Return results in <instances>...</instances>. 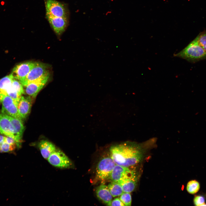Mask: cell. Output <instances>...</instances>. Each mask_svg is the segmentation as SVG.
I'll use <instances>...</instances> for the list:
<instances>
[{"instance_id":"6da1fadb","label":"cell","mask_w":206,"mask_h":206,"mask_svg":"<svg viewBox=\"0 0 206 206\" xmlns=\"http://www.w3.org/2000/svg\"><path fill=\"white\" fill-rule=\"evenodd\" d=\"M156 140L153 138L141 143L127 141L113 144L109 148L110 157L116 165L128 167L142 160L145 150Z\"/></svg>"},{"instance_id":"7a4b0ae2","label":"cell","mask_w":206,"mask_h":206,"mask_svg":"<svg viewBox=\"0 0 206 206\" xmlns=\"http://www.w3.org/2000/svg\"><path fill=\"white\" fill-rule=\"evenodd\" d=\"M174 56L195 63L206 58V51L195 39L180 52L174 54Z\"/></svg>"},{"instance_id":"3957f363","label":"cell","mask_w":206,"mask_h":206,"mask_svg":"<svg viewBox=\"0 0 206 206\" xmlns=\"http://www.w3.org/2000/svg\"><path fill=\"white\" fill-rule=\"evenodd\" d=\"M116 164L110 157L102 158L98 163L96 169V177L99 180L109 179Z\"/></svg>"},{"instance_id":"277c9868","label":"cell","mask_w":206,"mask_h":206,"mask_svg":"<svg viewBox=\"0 0 206 206\" xmlns=\"http://www.w3.org/2000/svg\"><path fill=\"white\" fill-rule=\"evenodd\" d=\"M49 76L50 74L48 66L43 63L36 62L25 80L21 83L25 87L32 81Z\"/></svg>"},{"instance_id":"5b68a950","label":"cell","mask_w":206,"mask_h":206,"mask_svg":"<svg viewBox=\"0 0 206 206\" xmlns=\"http://www.w3.org/2000/svg\"><path fill=\"white\" fill-rule=\"evenodd\" d=\"M47 160L51 165L60 168H68L72 165L71 161L65 154L61 150L57 149Z\"/></svg>"},{"instance_id":"8992f818","label":"cell","mask_w":206,"mask_h":206,"mask_svg":"<svg viewBox=\"0 0 206 206\" xmlns=\"http://www.w3.org/2000/svg\"><path fill=\"white\" fill-rule=\"evenodd\" d=\"M46 14L58 17L67 18V13L64 6L56 0H45Z\"/></svg>"},{"instance_id":"52a82bcc","label":"cell","mask_w":206,"mask_h":206,"mask_svg":"<svg viewBox=\"0 0 206 206\" xmlns=\"http://www.w3.org/2000/svg\"><path fill=\"white\" fill-rule=\"evenodd\" d=\"M36 62L28 61L20 63L14 68L11 74L14 79L21 83L25 80Z\"/></svg>"},{"instance_id":"ba28073f","label":"cell","mask_w":206,"mask_h":206,"mask_svg":"<svg viewBox=\"0 0 206 206\" xmlns=\"http://www.w3.org/2000/svg\"><path fill=\"white\" fill-rule=\"evenodd\" d=\"M1 103L2 104V113L21 119L18 112L17 103L11 97L7 95L4 96Z\"/></svg>"},{"instance_id":"9c48e42d","label":"cell","mask_w":206,"mask_h":206,"mask_svg":"<svg viewBox=\"0 0 206 206\" xmlns=\"http://www.w3.org/2000/svg\"><path fill=\"white\" fill-rule=\"evenodd\" d=\"M49 76L32 81L25 86L26 93L29 96L35 98L39 92L47 82Z\"/></svg>"},{"instance_id":"30bf717a","label":"cell","mask_w":206,"mask_h":206,"mask_svg":"<svg viewBox=\"0 0 206 206\" xmlns=\"http://www.w3.org/2000/svg\"><path fill=\"white\" fill-rule=\"evenodd\" d=\"M46 17L57 35H61L65 31L68 24L67 18L54 17L46 13Z\"/></svg>"},{"instance_id":"8fae6325","label":"cell","mask_w":206,"mask_h":206,"mask_svg":"<svg viewBox=\"0 0 206 206\" xmlns=\"http://www.w3.org/2000/svg\"><path fill=\"white\" fill-rule=\"evenodd\" d=\"M134 172L128 167L116 165L112 171L110 179L112 181L119 183L125 179L134 174Z\"/></svg>"},{"instance_id":"7c38bea8","label":"cell","mask_w":206,"mask_h":206,"mask_svg":"<svg viewBox=\"0 0 206 206\" xmlns=\"http://www.w3.org/2000/svg\"><path fill=\"white\" fill-rule=\"evenodd\" d=\"M7 115L13 128L14 139L19 147L21 142L22 135L25 129L23 122L21 119Z\"/></svg>"},{"instance_id":"4fadbf2b","label":"cell","mask_w":206,"mask_h":206,"mask_svg":"<svg viewBox=\"0 0 206 206\" xmlns=\"http://www.w3.org/2000/svg\"><path fill=\"white\" fill-rule=\"evenodd\" d=\"M32 105L31 97L21 96L17 104L18 112L21 118H26L29 114Z\"/></svg>"},{"instance_id":"5bb4252c","label":"cell","mask_w":206,"mask_h":206,"mask_svg":"<svg viewBox=\"0 0 206 206\" xmlns=\"http://www.w3.org/2000/svg\"><path fill=\"white\" fill-rule=\"evenodd\" d=\"M0 133L14 139L13 129L7 115L0 113Z\"/></svg>"},{"instance_id":"9a60e30c","label":"cell","mask_w":206,"mask_h":206,"mask_svg":"<svg viewBox=\"0 0 206 206\" xmlns=\"http://www.w3.org/2000/svg\"><path fill=\"white\" fill-rule=\"evenodd\" d=\"M96 193L97 197L99 199L107 205L110 206L113 197L107 186L104 185H99L96 188Z\"/></svg>"},{"instance_id":"2e32d148","label":"cell","mask_w":206,"mask_h":206,"mask_svg":"<svg viewBox=\"0 0 206 206\" xmlns=\"http://www.w3.org/2000/svg\"><path fill=\"white\" fill-rule=\"evenodd\" d=\"M137 182V178L134 173L118 183L121 185L123 192L130 193L135 189Z\"/></svg>"},{"instance_id":"e0dca14e","label":"cell","mask_w":206,"mask_h":206,"mask_svg":"<svg viewBox=\"0 0 206 206\" xmlns=\"http://www.w3.org/2000/svg\"><path fill=\"white\" fill-rule=\"evenodd\" d=\"M38 146L42 156L47 159L56 149L54 144L46 140L41 141L39 143Z\"/></svg>"},{"instance_id":"ac0fdd59","label":"cell","mask_w":206,"mask_h":206,"mask_svg":"<svg viewBox=\"0 0 206 206\" xmlns=\"http://www.w3.org/2000/svg\"><path fill=\"white\" fill-rule=\"evenodd\" d=\"M13 78L10 74L0 79V103L3 96L7 95V90L12 86Z\"/></svg>"},{"instance_id":"d6986e66","label":"cell","mask_w":206,"mask_h":206,"mask_svg":"<svg viewBox=\"0 0 206 206\" xmlns=\"http://www.w3.org/2000/svg\"><path fill=\"white\" fill-rule=\"evenodd\" d=\"M107 186L113 197L120 196L123 192L121 185L118 183L112 181Z\"/></svg>"},{"instance_id":"ffe728a7","label":"cell","mask_w":206,"mask_h":206,"mask_svg":"<svg viewBox=\"0 0 206 206\" xmlns=\"http://www.w3.org/2000/svg\"><path fill=\"white\" fill-rule=\"evenodd\" d=\"M200 188L199 183L194 180L189 181L187 184V190L189 193L191 194H194L197 193Z\"/></svg>"},{"instance_id":"44dd1931","label":"cell","mask_w":206,"mask_h":206,"mask_svg":"<svg viewBox=\"0 0 206 206\" xmlns=\"http://www.w3.org/2000/svg\"><path fill=\"white\" fill-rule=\"evenodd\" d=\"M198 43L206 51V31L201 32L195 38Z\"/></svg>"},{"instance_id":"7402d4cb","label":"cell","mask_w":206,"mask_h":206,"mask_svg":"<svg viewBox=\"0 0 206 206\" xmlns=\"http://www.w3.org/2000/svg\"><path fill=\"white\" fill-rule=\"evenodd\" d=\"M1 144V150L0 153L10 152L15 150L17 147L16 144H10L4 142Z\"/></svg>"},{"instance_id":"603a6c76","label":"cell","mask_w":206,"mask_h":206,"mask_svg":"<svg viewBox=\"0 0 206 206\" xmlns=\"http://www.w3.org/2000/svg\"><path fill=\"white\" fill-rule=\"evenodd\" d=\"M119 199L125 206L131 205L132 199L131 195L130 193L123 192L120 195Z\"/></svg>"},{"instance_id":"cb8c5ba5","label":"cell","mask_w":206,"mask_h":206,"mask_svg":"<svg viewBox=\"0 0 206 206\" xmlns=\"http://www.w3.org/2000/svg\"><path fill=\"white\" fill-rule=\"evenodd\" d=\"M12 86L19 95L21 96L22 94H24L23 86L19 80L13 78Z\"/></svg>"},{"instance_id":"d4e9b609","label":"cell","mask_w":206,"mask_h":206,"mask_svg":"<svg viewBox=\"0 0 206 206\" xmlns=\"http://www.w3.org/2000/svg\"><path fill=\"white\" fill-rule=\"evenodd\" d=\"M193 202L195 206H206L204 198L201 196H197L194 198Z\"/></svg>"},{"instance_id":"484cf974","label":"cell","mask_w":206,"mask_h":206,"mask_svg":"<svg viewBox=\"0 0 206 206\" xmlns=\"http://www.w3.org/2000/svg\"><path fill=\"white\" fill-rule=\"evenodd\" d=\"M110 206H124L125 205L120 199L116 198L112 200Z\"/></svg>"},{"instance_id":"4316f807","label":"cell","mask_w":206,"mask_h":206,"mask_svg":"<svg viewBox=\"0 0 206 206\" xmlns=\"http://www.w3.org/2000/svg\"><path fill=\"white\" fill-rule=\"evenodd\" d=\"M5 142L10 144H16L17 147H18L16 141L12 137L8 136H5Z\"/></svg>"},{"instance_id":"83f0119b","label":"cell","mask_w":206,"mask_h":206,"mask_svg":"<svg viewBox=\"0 0 206 206\" xmlns=\"http://www.w3.org/2000/svg\"><path fill=\"white\" fill-rule=\"evenodd\" d=\"M5 136L0 135V144H1L5 142Z\"/></svg>"},{"instance_id":"f1b7e54d","label":"cell","mask_w":206,"mask_h":206,"mask_svg":"<svg viewBox=\"0 0 206 206\" xmlns=\"http://www.w3.org/2000/svg\"><path fill=\"white\" fill-rule=\"evenodd\" d=\"M1 144H0V153L1 152Z\"/></svg>"}]
</instances>
